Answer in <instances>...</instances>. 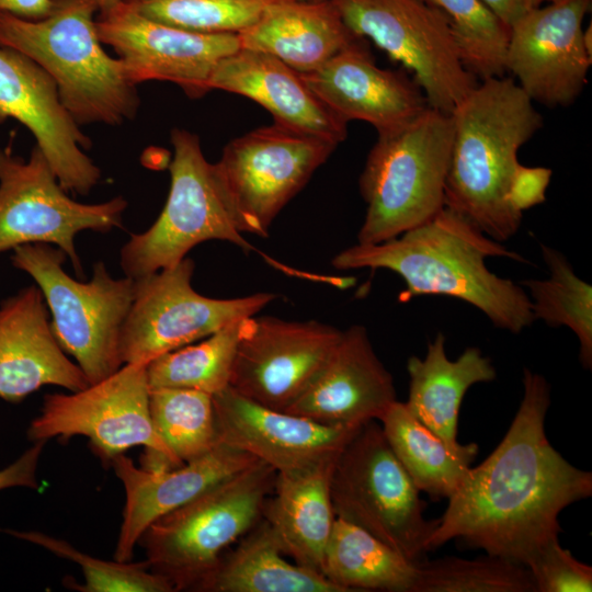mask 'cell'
Segmentation results:
<instances>
[{
  "instance_id": "cell-1",
  "label": "cell",
  "mask_w": 592,
  "mask_h": 592,
  "mask_svg": "<svg viewBox=\"0 0 592 592\" xmlns=\"http://www.w3.org/2000/svg\"><path fill=\"white\" fill-rule=\"evenodd\" d=\"M523 397L501 442L470 467L430 536V550L452 539L525 565L558 538L559 514L592 496V474L570 464L549 442L550 386L523 369Z\"/></svg>"
},
{
  "instance_id": "cell-2",
  "label": "cell",
  "mask_w": 592,
  "mask_h": 592,
  "mask_svg": "<svg viewBox=\"0 0 592 592\" xmlns=\"http://www.w3.org/2000/svg\"><path fill=\"white\" fill-rule=\"evenodd\" d=\"M490 257L527 262L444 206L425 223L378 243H355L331 261L338 270L385 269L405 282L399 301L447 296L476 307L497 328L521 333L535 320L522 285L492 273Z\"/></svg>"
},
{
  "instance_id": "cell-3",
  "label": "cell",
  "mask_w": 592,
  "mask_h": 592,
  "mask_svg": "<svg viewBox=\"0 0 592 592\" xmlns=\"http://www.w3.org/2000/svg\"><path fill=\"white\" fill-rule=\"evenodd\" d=\"M445 206L504 242L523 214L510 203L519 149L543 126L534 102L512 77L481 80L454 107Z\"/></svg>"
},
{
  "instance_id": "cell-4",
  "label": "cell",
  "mask_w": 592,
  "mask_h": 592,
  "mask_svg": "<svg viewBox=\"0 0 592 592\" xmlns=\"http://www.w3.org/2000/svg\"><path fill=\"white\" fill-rule=\"evenodd\" d=\"M93 0H55L39 20L0 15V47L23 53L54 80L60 101L82 125L119 126L136 117L140 99L119 58L103 48Z\"/></svg>"
},
{
  "instance_id": "cell-5",
  "label": "cell",
  "mask_w": 592,
  "mask_h": 592,
  "mask_svg": "<svg viewBox=\"0 0 592 592\" xmlns=\"http://www.w3.org/2000/svg\"><path fill=\"white\" fill-rule=\"evenodd\" d=\"M452 144L451 115L430 106L408 124L378 134L358 180L366 204L358 243L398 237L445 206Z\"/></svg>"
},
{
  "instance_id": "cell-6",
  "label": "cell",
  "mask_w": 592,
  "mask_h": 592,
  "mask_svg": "<svg viewBox=\"0 0 592 592\" xmlns=\"http://www.w3.org/2000/svg\"><path fill=\"white\" fill-rule=\"evenodd\" d=\"M277 473L257 462L152 522L138 544L174 591H193L226 549L263 517Z\"/></svg>"
},
{
  "instance_id": "cell-7",
  "label": "cell",
  "mask_w": 592,
  "mask_h": 592,
  "mask_svg": "<svg viewBox=\"0 0 592 592\" xmlns=\"http://www.w3.org/2000/svg\"><path fill=\"white\" fill-rule=\"evenodd\" d=\"M67 255L47 243L13 249L12 265L27 273L41 289L52 315V329L61 349L73 356L90 385L123 365L121 331L129 311L135 281L113 277L103 261L87 282L65 272Z\"/></svg>"
},
{
  "instance_id": "cell-8",
  "label": "cell",
  "mask_w": 592,
  "mask_h": 592,
  "mask_svg": "<svg viewBox=\"0 0 592 592\" xmlns=\"http://www.w3.org/2000/svg\"><path fill=\"white\" fill-rule=\"evenodd\" d=\"M330 497L335 517L363 528L414 563L426 559L437 519H425L426 504L378 421L361 425L338 454Z\"/></svg>"
},
{
  "instance_id": "cell-9",
  "label": "cell",
  "mask_w": 592,
  "mask_h": 592,
  "mask_svg": "<svg viewBox=\"0 0 592 592\" xmlns=\"http://www.w3.org/2000/svg\"><path fill=\"white\" fill-rule=\"evenodd\" d=\"M170 138L173 158L167 202L156 221L132 235L121 249V266L134 280L178 264L207 240L229 241L246 253L253 250L236 226L200 137L175 127Z\"/></svg>"
},
{
  "instance_id": "cell-10",
  "label": "cell",
  "mask_w": 592,
  "mask_h": 592,
  "mask_svg": "<svg viewBox=\"0 0 592 592\" xmlns=\"http://www.w3.org/2000/svg\"><path fill=\"white\" fill-rule=\"evenodd\" d=\"M147 364H124L111 376L70 394L44 397L30 424L32 442L83 435L110 462L134 446H144L141 467L160 471L181 464L157 433L149 410Z\"/></svg>"
},
{
  "instance_id": "cell-11",
  "label": "cell",
  "mask_w": 592,
  "mask_h": 592,
  "mask_svg": "<svg viewBox=\"0 0 592 592\" xmlns=\"http://www.w3.org/2000/svg\"><path fill=\"white\" fill-rule=\"evenodd\" d=\"M337 147L274 122L230 140L214 170L238 230L266 237L278 213Z\"/></svg>"
},
{
  "instance_id": "cell-12",
  "label": "cell",
  "mask_w": 592,
  "mask_h": 592,
  "mask_svg": "<svg viewBox=\"0 0 592 592\" xmlns=\"http://www.w3.org/2000/svg\"><path fill=\"white\" fill-rule=\"evenodd\" d=\"M127 205L123 196L95 204L72 200L36 145L27 159L0 148V253L23 244H52L82 275L77 235L122 228Z\"/></svg>"
},
{
  "instance_id": "cell-13",
  "label": "cell",
  "mask_w": 592,
  "mask_h": 592,
  "mask_svg": "<svg viewBox=\"0 0 592 592\" xmlns=\"http://www.w3.org/2000/svg\"><path fill=\"white\" fill-rule=\"evenodd\" d=\"M193 273L194 262L185 257L171 267L134 280V297L119 340L124 364H148L235 320L255 316L276 298L271 293L207 297L193 288Z\"/></svg>"
},
{
  "instance_id": "cell-14",
  "label": "cell",
  "mask_w": 592,
  "mask_h": 592,
  "mask_svg": "<svg viewBox=\"0 0 592 592\" xmlns=\"http://www.w3.org/2000/svg\"><path fill=\"white\" fill-rule=\"evenodd\" d=\"M348 27L413 75L430 107L451 114L479 82L464 67L444 15L424 0H332Z\"/></svg>"
},
{
  "instance_id": "cell-15",
  "label": "cell",
  "mask_w": 592,
  "mask_h": 592,
  "mask_svg": "<svg viewBox=\"0 0 592 592\" xmlns=\"http://www.w3.org/2000/svg\"><path fill=\"white\" fill-rule=\"evenodd\" d=\"M96 30L121 59L128 80L169 81L197 99L221 59L241 48L238 33H200L150 20L124 1L100 10Z\"/></svg>"
},
{
  "instance_id": "cell-16",
  "label": "cell",
  "mask_w": 592,
  "mask_h": 592,
  "mask_svg": "<svg viewBox=\"0 0 592 592\" xmlns=\"http://www.w3.org/2000/svg\"><path fill=\"white\" fill-rule=\"evenodd\" d=\"M340 334L316 320L250 317L229 386L260 405L287 411L315 380Z\"/></svg>"
},
{
  "instance_id": "cell-17",
  "label": "cell",
  "mask_w": 592,
  "mask_h": 592,
  "mask_svg": "<svg viewBox=\"0 0 592 592\" xmlns=\"http://www.w3.org/2000/svg\"><path fill=\"white\" fill-rule=\"evenodd\" d=\"M591 0L537 5L509 26L505 72L535 103L571 105L587 84L592 62L583 43Z\"/></svg>"
},
{
  "instance_id": "cell-18",
  "label": "cell",
  "mask_w": 592,
  "mask_h": 592,
  "mask_svg": "<svg viewBox=\"0 0 592 592\" xmlns=\"http://www.w3.org/2000/svg\"><path fill=\"white\" fill-rule=\"evenodd\" d=\"M15 119L35 138L61 186L89 194L102 172L86 153L91 140L64 107L52 77L34 60L0 47V124Z\"/></svg>"
},
{
  "instance_id": "cell-19",
  "label": "cell",
  "mask_w": 592,
  "mask_h": 592,
  "mask_svg": "<svg viewBox=\"0 0 592 592\" xmlns=\"http://www.w3.org/2000/svg\"><path fill=\"white\" fill-rule=\"evenodd\" d=\"M218 441L244 451L277 474L310 469L337 458L357 429L320 424L260 405L230 386L213 396Z\"/></svg>"
},
{
  "instance_id": "cell-20",
  "label": "cell",
  "mask_w": 592,
  "mask_h": 592,
  "mask_svg": "<svg viewBox=\"0 0 592 592\" xmlns=\"http://www.w3.org/2000/svg\"><path fill=\"white\" fill-rule=\"evenodd\" d=\"M397 401L392 375L361 325L341 330L319 374L287 410L320 424L358 429L379 419Z\"/></svg>"
},
{
  "instance_id": "cell-21",
  "label": "cell",
  "mask_w": 592,
  "mask_h": 592,
  "mask_svg": "<svg viewBox=\"0 0 592 592\" xmlns=\"http://www.w3.org/2000/svg\"><path fill=\"white\" fill-rule=\"evenodd\" d=\"M363 39L301 76L320 100L348 123H369L378 134L394 130L425 111L426 98L413 79L377 66Z\"/></svg>"
},
{
  "instance_id": "cell-22",
  "label": "cell",
  "mask_w": 592,
  "mask_h": 592,
  "mask_svg": "<svg viewBox=\"0 0 592 592\" xmlns=\"http://www.w3.org/2000/svg\"><path fill=\"white\" fill-rule=\"evenodd\" d=\"M257 462L249 453L220 441L205 455L168 470L136 467L124 454L113 457L109 463L125 490L114 559L130 561L136 544L152 522Z\"/></svg>"
},
{
  "instance_id": "cell-23",
  "label": "cell",
  "mask_w": 592,
  "mask_h": 592,
  "mask_svg": "<svg viewBox=\"0 0 592 592\" xmlns=\"http://www.w3.org/2000/svg\"><path fill=\"white\" fill-rule=\"evenodd\" d=\"M48 385L78 391L90 383L57 342L34 284L0 303V398L19 402Z\"/></svg>"
},
{
  "instance_id": "cell-24",
  "label": "cell",
  "mask_w": 592,
  "mask_h": 592,
  "mask_svg": "<svg viewBox=\"0 0 592 592\" xmlns=\"http://www.w3.org/2000/svg\"><path fill=\"white\" fill-rule=\"evenodd\" d=\"M208 86L251 99L274 123L292 129L337 145L348 136V122L320 100L300 72L272 55L239 48L219 61Z\"/></svg>"
},
{
  "instance_id": "cell-25",
  "label": "cell",
  "mask_w": 592,
  "mask_h": 592,
  "mask_svg": "<svg viewBox=\"0 0 592 592\" xmlns=\"http://www.w3.org/2000/svg\"><path fill=\"white\" fill-rule=\"evenodd\" d=\"M238 35L241 48L272 55L300 73L318 69L361 38L332 0H276Z\"/></svg>"
},
{
  "instance_id": "cell-26",
  "label": "cell",
  "mask_w": 592,
  "mask_h": 592,
  "mask_svg": "<svg viewBox=\"0 0 592 592\" xmlns=\"http://www.w3.org/2000/svg\"><path fill=\"white\" fill-rule=\"evenodd\" d=\"M334 460L306 470L277 474L263 510V519L284 555L321 574L326 547L337 519L330 497Z\"/></svg>"
},
{
  "instance_id": "cell-27",
  "label": "cell",
  "mask_w": 592,
  "mask_h": 592,
  "mask_svg": "<svg viewBox=\"0 0 592 592\" xmlns=\"http://www.w3.org/2000/svg\"><path fill=\"white\" fill-rule=\"evenodd\" d=\"M445 335L437 332L428 343L423 358L411 355L407 361L409 395L407 410L451 446H458V415L467 390L496 378L491 360L476 346L466 348L456 360H449Z\"/></svg>"
},
{
  "instance_id": "cell-28",
  "label": "cell",
  "mask_w": 592,
  "mask_h": 592,
  "mask_svg": "<svg viewBox=\"0 0 592 592\" xmlns=\"http://www.w3.org/2000/svg\"><path fill=\"white\" fill-rule=\"evenodd\" d=\"M237 543L193 591L344 592L323 574L287 561L263 517Z\"/></svg>"
},
{
  "instance_id": "cell-29",
  "label": "cell",
  "mask_w": 592,
  "mask_h": 592,
  "mask_svg": "<svg viewBox=\"0 0 592 592\" xmlns=\"http://www.w3.org/2000/svg\"><path fill=\"white\" fill-rule=\"evenodd\" d=\"M378 422L415 487L433 500L448 499L458 489L479 451L476 443L451 446L398 400Z\"/></svg>"
},
{
  "instance_id": "cell-30",
  "label": "cell",
  "mask_w": 592,
  "mask_h": 592,
  "mask_svg": "<svg viewBox=\"0 0 592 592\" xmlns=\"http://www.w3.org/2000/svg\"><path fill=\"white\" fill-rule=\"evenodd\" d=\"M321 572L344 592H413L418 563L363 528L337 517Z\"/></svg>"
},
{
  "instance_id": "cell-31",
  "label": "cell",
  "mask_w": 592,
  "mask_h": 592,
  "mask_svg": "<svg viewBox=\"0 0 592 592\" xmlns=\"http://www.w3.org/2000/svg\"><path fill=\"white\" fill-rule=\"evenodd\" d=\"M540 253L548 267L546 280L521 282L528 289L534 320L549 327L565 326L579 341V360L592 368V286L577 276L565 254L540 243Z\"/></svg>"
},
{
  "instance_id": "cell-32",
  "label": "cell",
  "mask_w": 592,
  "mask_h": 592,
  "mask_svg": "<svg viewBox=\"0 0 592 592\" xmlns=\"http://www.w3.org/2000/svg\"><path fill=\"white\" fill-rule=\"evenodd\" d=\"M247 320H235L196 344L184 345L149 362V388H186L214 396L228 387Z\"/></svg>"
},
{
  "instance_id": "cell-33",
  "label": "cell",
  "mask_w": 592,
  "mask_h": 592,
  "mask_svg": "<svg viewBox=\"0 0 592 592\" xmlns=\"http://www.w3.org/2000/svg\"><path fill=\"white\" fill-rule=\"evenodd\" d=\"M153 426L181 464L208 453L218 441L213 396L186 388H155L149 391Z\"/></svg>"
},
{
  "instance_id": "cell-34",
  "label": "cell",
  "mask_w": 592,
  "mask_h": 592,
  "mask_svg": "<svg viewBox=\"0 0 592 592\" xmlns=\"http://www.w3.org/2000/svg\"><path fill=\"white\" fill-rule=\"evenodd\" d=\"M446 19L460 60L478 81L505 76L509 26L482 0H424Z\"/></svg>"
},
{
  "instance_id": "cell-35",
  "label": "cell",
  "mask_w": 592,
  "mask_h": 592,
  "mask_svg": "<svg viewBox=\"0 0 592 592\" xmlns=\"http://www.w3.org/2000/svg\"><path fill=\"white\" fill-rule=\"evenodd\" d=\"M413 592H535V588L525 565L487 554L419 562Z\"/></svg>"
},
{
  "instance_id": "cell-36",
  "label": "cell",
  "mask_w": 592,
  "mask_h": 592,
  "mask_svg": "<svg viewBox=\"0 0 592 592\" xmlns=\"http://www.w3.org/2000/svg\"><path fill=\"white\" fill-rule=\"evenodd\" d=\"M14 537L36 544L80 566L86 582L65 578V585L81 592H174L172 584L153 572L147 560L140 562L106 561L92 557L68 542L35 531L2 530Z\"/></svg>"
},
{
  "instance_id": "cell-37",
  "label": "cell",
  "mask_w": 592,
  "mask_h": 592,
  "mask_svg": "<svg viewBox=\"0 0 592 592\" xmlns=\"http://www.w3.org/2000/svg\"><path fill=\"white\" fill-rule=\"evenodd\" d=\"M139 14L200 33H239L276 0H122Z\"/></svg>"
},
{
  "instance_id": "cell-38",
  "label": "cell",
  "mask_w": 592,
  "mask_h": 592,
  "mask_svg": "<svg viewBox=\"0 0 592 592\" xmlns=\"http://www.w3.org/2000/svg\"><path fill=\"white\" fill-rule=\"evenodd\" d=\"M535 592H591L592 567L553 539L525 563Z\"/></svg>"
},
{
  "instance_id": "cell-39",
  "label": "cell",
  "mask_w": 592,
  "mask_h": 592,
  "mask_svg": "<svg viewBox=\"0 0 592 592\" xmlns=\"http://www.w3.org/2000/svg\"><path fill=\"white\" fill-rule=\"evenodd\" d=\"M551 174L553 171L549 168L526 167L521 163L511 186L512 207L523 214L524 210L544 203Z\"/></svg>"
},
{
  "instance_id": "cell-40",
  "label": "cell",
  "mask_w": 592,
  "mask_h": 592,
  "mask_svg": "<svg viewBox=\"0 0 592 592\" xmlns=\"http://www.w3.org/2000/svg\"><path fill=\"white\" fill-rule=\"evenodd\" d=\"M33 443L15 462L0 470V490L12 487L38 488L36 470L46 441Z\"/></svg>"
},
{
  "instance_id": "cell-41",
  "label": "cell",
  "mask_w": 592,
  "mask_h": 592,
  "mask_svg": "<svg viewBox=\"0 0 592 592\" xmlns=\"http://www.w3.org/2000/svg\"><path fill=\"white\" fill-rule=\"evenodd\" d=\"M55 0H0V15L11 14L25 20H39L47 16Z\"/></svg>"
},
{
  "instance_id": "cell-42",
  "label": "cell",
  "mask_w": 592,
  "mask_h": 592,
  "mask_svg": "<svg viewBox=\"0 0 592 592\" xmlns=\"http://www.w3.org/2000/svg\"><path fill=\"white\" fill-rule=\"evenodd\" d=\"M508 26L531 9L536 0H482Z\"/></svg>"
},
{
  "instance_id": "cell-43",
  "label": "cell",
  "mask_w": 592,
  "mask_h": 592,
  "mask_svg": "<svg viewBox=\"0 0 592 592\" xmlns=\"http://www.w3.org/2000/svg\"><path fill=\"white\" fill-rule=\"evenodd\" d=\"M583 43L590 55H592V26L591 23L589 26L583 30Z\"/></svg>"
},
{
  "instance_id": "cell-44",
  "label": "cell",
  "mask_w": 592,
  "mask_h": 592,
  "mask_svg": "<svg viewBox=\"0 0 592 592\" xmlns=\"http://www.w3.org/2000/svg\"><path fill=\"white\" fill-rule=\"evenodd\" d=\"M93 1L98 4L99 11H100V10L111 8L117 4L118 2H121L122 0H93Z\"/></svg>"
},
{
  "instance_id": "cell-45",
  "label": "cell",
  "mask_w": 592,
  "mask_h": 592,
  "mask_svg": "<svg viewBox=\"0 0 592 592\" xmlns=\"http://www.w3.org/2000/svg\"><path fill=\"white\" fill-rule=\"evenodd\" d=\"M556 1H560V0H536V3L538 5H540L543 3H551V2H556Z\"/></svg>"
},
{
  "instance_id": "cell-46",
  "label": "cell",
  "mask_w": 592,
  "mask_h": 592,
  "mask_svg": "<svg viewBox=\"0 0 592 592\" xmlns=\"http://www.w3.org/2000/svg\"><path fill=\"white\" fill-rule=\"evenodd\" d=\"M306 1H311V0H306Z\"/></svg>"
}]
</instances>
